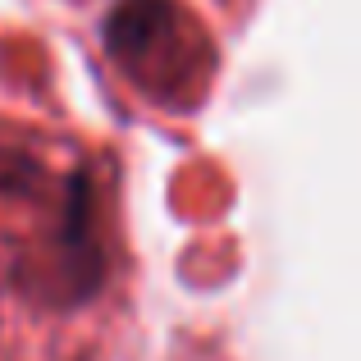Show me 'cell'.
I'll return each mask as SVG.
<instances>
[{
	"label": "cell",
	"instance_id": "1",
	"mask_svg": "<svg viewBox=\"0 0 361 361\" xmlns=\"http://www.w3.org/2000/svg\"><path fill=\"white\" fill-rule=\"evenodd\" d=\"M0 202L27 211L9 283L46 311H78L110 279L106 197L87 165L55 169L27 147H0Z\"/></svg>",
	"mask_w": 361,
	"mask_h": 361
},
{
	"label": "cell",
	"instance_id": "2",
	"mask_svg": "<svg viewBox=\"0 0 361 361\" xmlns=\"http://www.w3.org/2000/svg\"><path fill=\"white\" fill-rule=\"evenodd\" d=\"M101 46L133 92L174 115H192L220 69V51L183 0H115L101 18Z\"/></svg>",
	"mask_w": 361,
	"mask_h": 361
}]
</instances>
